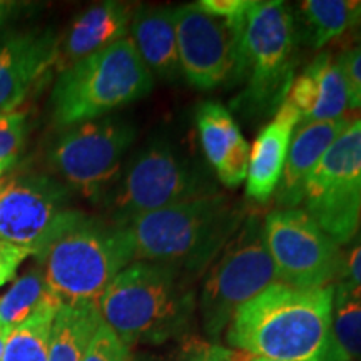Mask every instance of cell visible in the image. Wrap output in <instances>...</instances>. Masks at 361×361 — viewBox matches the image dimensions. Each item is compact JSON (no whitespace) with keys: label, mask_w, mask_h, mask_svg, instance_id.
Listing matches in <instances>:
<instances>
[{"label":"cell","mask_w":361,"mask_h":361,"mask_svg":"<svg viewBox=\"0 0 361 361\" xmlns=\"http://www.w3.org/2000/svg\"><path fill=\"white\" fill-rule=\"evenodd\" d=\"M333 296L335 284L310 290L276 281L236 311L226 341L259 358L328 361Z\"/></svg>","instance_id":"1"},{"label":"cell","mask_w":361,"mask_h":361,"mask_svg":"<svg viewBox=\"0 0 361 361\" xmlns=\"http://www.w3.org/2000/svg\"><path fill=\"white\" fill-rule=\"evenodd\" d=\"M194 281L176 266L134 261L104 291L99 314L129 350L178 341L191 335L197 311Z\"/></svg>","instance_id":"2"},{"label":"cell","mask_w":361,"mask_h":361,"mask_svg":"<svg viewBox=\"0 0 361 361\" xmlns=\"http://www.w3.org/2000/svg\"><path fill=\"white\" fill-rule=\"evenodd\" d=\"M247 211L226 194H211L133 218L121 226L134 261L171 264L200 278L228 245Z\"/></svg>","instance_id":"3"},{"label":"cell","mask_w":361,"mask_h":361,"mask_svg":"<svg viewBox=\"0 0 361 361\" xmlns=\"http://www.w3.org/2000/svg\"><path fill=\"white\" fill-rule=\"evenodd\" d=\"M35 261L61 305L97 306L134 258L121 226L78 211Z\"/></svg>","instance_id":"4"},{"label":"cell","mask_w":361,"mask_h":361,"mask_svg":"<svg viewBox=\"0 0 361 361\" xmlns=\"http://www.w3.org/2000/svg\"><path fill=\"white\" fill-rule=\"evenodd\" d=\"M295 16L281 0H252L239 44L233 107L252 121L276 114L295 80Z\"/></svg>","instance_id":"5"},{"label":"cell","mask_w":361,"mask_h":361,"mask_svg":"<svg viewBox=\"0 0 361 361\" xmlns=\"http://www.w3.org/2000/svg\"><path fill=\"white\" fill-rule=\"evenodd\" d=\"M154 80L126 37L59 72L51 92L52 123L66 129L109 116L146 97Z\"/></svg>","instance_id":"6"},{"label":"cell","mask_w":361,"mask_h":361,"mask_svg":"<svg viewBox=\"0 0 361 361\" xmlns=\"http://www.w3.org/2000/svg\"><path fill=\"white\" fill-rule=\"evenodd\" d=\"M218 192L206 166L162 137L139 149L102 202L111 223L123 226L141 214Z\"/></svg>","instance_id":"7"},{"label":"cell","mask_w":361,"mask_h":361,"mask_svg":"<svg viewBox=\"0 0 361 361\" xmlns=\"http://www.w3.org/2000/svg\"><path fill=\"white\" fill-rule=\"evenodd\" d=\"M276 281L264 243L263 218L247 213L241 228L204 273L197 300L204 335L211 341L218 340L236 311Z\"/></svg>","instance_id":"8"},{"label":"cell","mask_w":361,"mask_h":361,"mask_svg":"<svg viewBox=\"0 0 361 361\" xmlns=\"http://www.w3.org/2000/svg\"><path fill=\"white\" fill-rule=\"evenodd\" d=\"M137 137L129 121L117 116L62 129L47 151L54 178L92 202H102L123 171V161Z\"/></svg>","instance_id":"9"},{"label":"cell","mask_w":361,"mask_h":361,"mask_svg":"<svg viewBox=\"0 0 361 361\" xmlns=\"http://www.w3.org/2000/svg\"><path fill=\"white\" fill-rule=\"evenodd\" d=\"M303 211L338 246L361 226V119L350 121L328 147L305 188Z\"/></svg>","instance_id":"10"},{"label":"cell","mask_w":361,"mask_h":361,"mask_svg":"<svg viewBox=\"0 0 361 361\" xmlns=\"http://www.w3.org/2000/svg\"><path fill=\"white\" fill-rule=\"evenodd\" d=\"M263 234L279 283L313 290L338 281L341 246L301 207L269 211L263 218Z\"/></svg>","instance_id":"11"},{"label":"cell","mask_w":361,"mask_h":361,"mask_svg":"<svg viewBox=\"0 0 361 361\" xmlns=\"http://www.w3.org/2000/svg\"><path fill=\"white\" fill-rule=\"evenodd\" d=\"M72 191L49 174L25 173L0 184V241L25 247L34 258L79 209Z\"/></svg>","instance_id":"12"},{"label":"cell","mask_w":361,"mask_h":361,"mask_svg":"<svg viewBox=\"0 0 361 361\" xmlns=\"http://www.w3.org/2000/svg\"><path fill=\"white\" fill-rule=\"evenodd\" d=\"M245 19L223 20L197 4L174 8L180 75L191 87L214 90L234 85Z\"/></svg>","instance_id":"13"},{"label":"cell","mask_w":361,"mask_h":361,"mask_svg":"<svg viewBox=\"0 0 361 361\" xmlns=\"http://www.w3.org/2000/svg\"><path fill=\"white\" fill-rule=\"evenodd\" d=\"M57 44L59 35L52 29L29 30L0 44V116L17 111L56 67Z\"/></svg>","instance_id":"14"},{"label":"cell","mask_w":361,"mask_h":361,"mask_svg":"<svg viewBox=\"0 0 361 361\" xmlns=\"http://www.w3.org/2000/svg\"><path fill=\"white\" fill-rule=\"evenodd\" d=\"M196 128L207 164L219 183L228 189L241 186L250 168L251 146L231 111L219 102H202L196 111Z\"/></svg>","instance_id":"15"},{"label":"cell","mask_w":361,"mask_h":361,"mask_svg":"<svg viewBox=\"0 0 361 361\" xmlns=\"http://www.w3.org/2000/svg\"><path fill=\"white\" fill-rule=\"evenodd\" d=\"M133 4L107 0L85 8L71 22L66 34L59 35L57 59L54 69L62 72L80 59L102 51L129 37V27L135 12Z\"/></svg>","instance_id":"16"},{"label":"cell","mask_w":361,"mask_h":361,"mask_svg":"<svg viewBox=\"0 0 361 361\" xmlns=\"http://www.w3.org/2000/svg\"><path fill=\"white\" fill-rule=\"evenodd\" d=\"M284 101L295 107L301 124L345 119L348 94L331 52H319L300 75H295Z\"/></svg>","instance_id":"17"},{"label":"cell","mask_w":361,"mask_h":361,"mask_svg":"<svg viewBox=\"0 0 361 361\" xmlns=\"http://www.w3.org/2000/svg\"><path fill=\"white\" fill-rule=\"evenodd\" d=\"M300 124V114L290 102L284 101L273 121L261 129L251 147L246 176V196L250 200L268 202L274 196L283 176L293 134Z\"/></svg>","instance_id":"18"},{"label":"cell","mask_w":361,"mask_h":361,"mask_svg":"<svg viewBox=\"0 0 361 361\" xmlns=\"http://www.w3.org/2000/svg\"><path fill=\"white\" fill-rule=\"evenodd\" d=\"M350 124V119L328 121V123H310L298 126L296 134H293L290 151L284 162L283 176L274 192V201L278 207L290 209L303 202L305 188L311 173L328 147Z\"/></svg>","instance_id":"19"},{"label":"cell","mask_w":361,"mask_h":361,"mask_svg":"<svg viewBox=\"0 0 361 361\" xmlns=\"http://www.w3.org/2000/svg\"><path fill=\"white\" fill-rule=\"evenodd\" d=\"M129 39L154 79L176 82L180 78L173 7H137Z\"/></svg>","instance_id":"20"},{"label":"cell","mask_w":361,"mask_h":361,"mask_svg":"<svg viewBox=\"0 0 361 361\" xmlns=\"http://www.w3.org/2000/svg\"><path fill=\"white\" fill-rule=\"evenodd\" d=\"M298 12L305 44L314 51L361 24V0H305Z\"/></svg>","instance_id":"21"},{"label":"cell","mask_w":361,"mask_h":361,"mask_svg":"<svg viewBox=\"0 0 361 361\" xmlns=\"http://www.w3.org/2000/svg\"><path fill=\"white\" fill-rule=\"evenodd\" d=\"M61 301L49 286L39 264L17 276L0 296V324L12 331L45 310H57Z\"/></svg>","instance_id":"22"},{"label":"cell","mask_w":361,"mask_h":361,"mask_svg":"<svg viewBox=\"0 0 361 361\" xmlns=\"http://www.w3.org/2000/svg\"><path fill=\"white\" fill-rule=\"evenodd\" d=\"M101 323L97 306H59L52 322L47 361H82L90 338Z\"/></svg>","instance_id":"23"},{"label":"cell","mask_w":361,"mask_h":361,"mask_svg":"<svg viewBox=\"0 0 361 361\" xmlns=\"http://www.w3.org/2000/svg\"><path fill=\"white\" fill-rule=\"evenodd\" d=\"M328 361H361V290L336 281Z\"/></svg>","instance_id":"24"},{"label":"cell","mask_w":361,"mask_h":361,"mask_svg":"<svg viewBox=\"0 0 361 361\" xmlns=\"http://www.w3.org/2000/svg\"><path fill=\"white\" fill-rule=\"evenodd\" d=\"M57 310H45L13 328L7 338L2 361H47L49 340Z\"/></svg>","instance_id":"25"},{"label":"cell","mask_w":361,"mask_h":361,"mask_svg":"<svg viewBox=\"0 0 361 361\" xmlns=\"http://www.w3.org/2000/svg\"><path fill=\"white\" fill-rule=\"evenodd\" d=\"M179 343L168 353L154 356L149 361H233V350L218 345L214 341H206L201 338L189 335L180 338Z\"/></svg>","instance_id":"26"},{"label":"cell","mask_w":361,"mask_h":361,"mask_svg":"<svg viewBox=\"0 0 361 361\" xmlns=\"http://www.w3.org/2000/svg\"><path fill=\"white\" fill-rule=\"evenodd\" d=\"M27 135V116L20 111L0 116V169L7 173L22 154Z\"/></svg>","instance_id":"27"},{"label":"cell","mask_w":361,"mask_h":361,"mask_svg":"<svg viewBox=\"0 0 361 361\" xmlns=\"http://www.w3.org/2000/svg\"><path fill=\"white\" fill-rule=\"evenodd\" d=\"M82 361H130V353L121 338L102 322L90 338Z\"/></svg>","instance_id":"28"},{"label":"cell","mask_w":361,"mask_h":361,"mask_svg":"<svg viewBox=\"0 0 361 361\" xmlns=\"http://www.w3.org/2000/svg\"><path fill=\"white\" fill-rule=\"evenodd\" d=\"M335 61L346 85L348 109L361 111V44L346 47L338 54Z\"/></svg>","instance_id":"29"},{"label":"cell","mask_w":361,"mask_h":361,"mask_svg":"<svg viewBox=\"0 0 361 361\" xmlns=\"http://www.w3.org/2000/svg\"><path fill=\"white\" fill-rule=\"evenodd\" d=\"M32 252L25 247L0 241V288L16 279L17 269L27 258H32Z\"/></svg>","instance_id":"30"},{"label":"cell","mask_w":361,"mask_h":361,"mask_svg":"<svg viewBox=\"0 0 361 361\" xmlns=\"http://www.w3.org/2000/svg\"><path fill=\"white\" fill-rule=\"evenodd\" d=\"M196 4L209 16L228 22H238L245 19L252 0H201Z\"/></svg>","instance_id":"31"},{"label":"cell","mask_w":361,"mask_h":361,"mask_svg":"<svg viewBox=\"0 0 361 361\" xmlns=\"http://www.w3.org/2000/svg\"><path fill=\"white\" fill-rule=\"evenodd\" d=\"M338 281L361 290V241L351 246L350 250L343 251L341 271Z\"/></svg>","instance_id":"32"},{"label":"cell","mask_w":361,"mask_h":361,"mask_svg":"<svg viewBox=\"0 0 361 361\" xmlns=\"http://www.w3.org/2000/svg\"><path fill=\"white\" fill-rule=\"evenodd\" d=\"M32 8V4L17 2V0H0V30L7 27L13 19Z\"/></svg>","instance_id":"33"},{"label":"cell","mask_w":361,"mask_h":361,"mask_svg":"<svg viewBox=\"0 0 361 361\" xmlns=\"http://www.w3.org/2000/svg\"><path fill=\"white\" fill-rule=\"evenodd\" d=\"M11 335V331L6 329L0 324V361H2V356H4V350H6V343H7V338Z\"/></svg>","instance_id":"34"},{"label":"cell","mask_w":361,"mask_h":361,"mask_svg":"<svg viewBox=\"0 0 361 361\" xmlns=\"http://www.w3.org/2000/svg\"><path fill=\"white\" fill-rule=\"evenodd\" d=\"M351 40H353V44H361V24L351 32Z\"/></svg>","instance_id":"35"},{"label":"cell","mask_w":361,"mask_h":361,"mask_svg":"<svg viewBox=\"0 0 361 361\" xmlns=\"http://www.w3.org/2000/svg\"><path fill=\"white\" fill-rule=\"evenodd\" d=\"M250 361H279V360H269V358H259V356H252Z\"/></svg>","instance_id":"36"},{"label":"cell","mask_w":361,"mask_h":361,"mask_svg":"<svg viewBox=\"0 0 361 361\" xmlns=\"http://www.w3.org/2000/svg\"><path fill=\"white\" fill-rule=\"evenodd\" d=\"M2 179H4V171L0 169V184H2Z\"/></svg>","instance_id":"37"}]
</instances>
